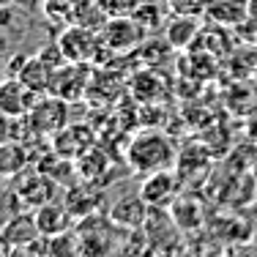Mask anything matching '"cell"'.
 <instances>
[{
    "label": "cell",
    "instance_id": "obj_1",
    "mask_svg": "<svg viewBox=\"0 0 257 257\" xmlns=\"http://www.w3.org/2000/svg\"><path fill=\"white\" fill-rule=\"evenodd\" d=\"M126 162L134 173L140 175H151L159 170L175 167L178 162V151H175L173 140L164 132L156 128H145V132L134 134L132 143L126 145Z\"/></svg>",
    "mask_w": 257,
    "mask_h": 257
},
{
    "label": "cell",
    "instance_id": "obj_2",
    "mask_svg": "<svg viewBox=\"0 0 257 257\" xmlns=\"http://www.w3.org/2000/svg\"><path fill=\"white\" fill-rule=\"evenodd\" d=\"M58 44H60V50H63L69 63H88V66L90 63H101V55L112 52L107 44H104L99 30L77 25V22H71V25L60 33Z\"/></svg>",
    "mask_w": 257,
    "mask_h": 257
},
{
    "label": "cell",
    "instance_id": "obj_3",
    "mask_svg": "<svg viewBox=\"0 0 257 257\" xmlns=\"http://www.w3.org/2000/svg\"><path fill=\"white\" fill-rule=\"evenodd\" d=\"M66 99L52 93H41L39 101L33 104V109L25 115V123L33 128L36 134H44V137H52L55 132H60L66 123H69V107H66Z\"/></svg>",
    "mask_w": 257,
    "mask_h": 257
},
{
    "label": "cell",
    "instance_id": "obj_4",
    "mask_svg": "<svg viewBox=\"0 0 257 257\" xmlns=\"http://www.w3.org/2000/svg\"><path fill=\"white\" fill-rule=\"evenodd\" d=\"M101 39L112 52L126 55V52H134L145 44L148 30L140 25L134 17H109V22L101 30Z\"/></svg>",
    "mask_w": 257,
    "mask_h": 257
},
{
    "label": "cell",
    "instance_id": "obj_5",
    "mask_svg": "<svg viewBox=\"0 0 257 257\" xmlns=\"http://www.w3.org/2000/svg\"><path fill=\"white\" fill-rule=\"evenodd\" d=\"M181 173L175 167L167 170H159V173L145 175L143 186H140V194L148 200L151 208H164V205H173L175 197L181 192Z\"/></svg>",
    "mask_w": 257,
    "mask_h": 257
},
{
    "label": "cell",
    "instance_id": "obj_6",
    "mask_svg": "<svg viewBox=\"0 0 257 257\" xmlns=\"http://www.w3.org/2000/svg\"><path fill=\"white\" fill-rule=\"evenodd\" d=\"M93 145H96V134L88 123H66L60 132L52 134V151L63 159H71V162H77Z\"/></svg>",
    "mask_w": 257,
    "mask_h": 257
},
{
    "label": "cell",
    "instance_id": "obj_7",
    "mask_svg": "<svg viewBox=\"0 0 257 257\" xmlns=\"http://www.w3.org/2000/svg\"><path fill=\"white\" fill-rule=\"evenodd\" d=\"M88 90V63H63L60 69H55L50 93L60 96L66 101H77Z\"/></svg>",
    "mask_w": 257,
    "mask_h": 257
},
{
    "label": "cell",
    "instance_id": "obj_8",
    "mask_svg": "<svg viewBox=\"0 0 257 257\" xmlns=\"http://www.w3.org/2000/svg\"><path fill=\"white\" fill-rule=\"evenodd\" d=\"M107 219L112 224H118V227H126V230L143 227L151 219V205L143 194H123V197H118L107 208Z\"/></svg>",
    "mask_w": 257,
    "mask_h": 257
},
{
    "label": "cell",
    "instance_id": "obj_9",
    "mask_svg": "<svg viewBox=\"0 0 257 257\" xmlns=\"http://www.w3.org/2000/svg\"><path fill=\"white\" fill-rule=\"evenodd\" d=\"M17 192H20V197L25 200L28 208H41L47 203H52L55 194H58V186L60 183L52 178V175L41 173V170H36V173H28V175H20L17 178Z\"/></svg>",
    "mask_w": 257,
    "mask_h": 257
},
{
    "label": "cell",
    "instance_id": "obj_10",
    "mask_svg": "<svg viewBox=\"0 0 257 257\" xmlns=\"http://www.w3.org/2000/svg\"><path fill=\"white\" fill-rule=\"evenodd\" d=\"M41 93H36L33 88H28L20 77H9L0 88V109L9 118H25L33 109V104L39 101Z\"/></svg>",
    "mask_w": 257,
    "mask_h": 257
},
{
    "label": "cell",
    "instance_id": "obj_11",
    "mask_svg": "<svg viewBox=\"0 0 257 257\" xmlns=\"http://www.w3.org/2000/svg\"><path fill=\"white\" fill-rule=\"evenodd\" d=\"M63 203L69 208V213L74 219H82V216H90L93 211H99L101 203H104V194H101V186L93 181H82L77 186H69L63 194Z\"/></svg>",
    "mask_w": 257,
    "mask_h": 257
},
{
    "label": "cell",
    "instance_id": "obj_12",
    "mask_svg": "<svg viewBox=\"0 0 257 257\" xmlns=\"http://www.w3.org/2000/svg\"><path fill=\"white\" fill-rule=\"evenodd\" d=\"M41 230H39V222H36V213H17V216L6 219L3 224V252L6 249H14V246H25V243H33L39 241Z\"/></svg>",
    "mask_w": 257,
    "mask_h": 257
},
{
    "label": "cell",
    "instance_id": "obj_13",
    "mask_svg": "<svg viewBox=\"0 0 257 257\" xmlns=\"http://www.w3.org/2000/svg\"><path fill=\"white\" fill-rule=\"evenodd\" d=\"M36 222H39V230H41V235L50 241V238L55 235H60V232H66L69 230V224H71V213H69V208H66V203H47V205H41V208H36Z\"/></svg>",
    "mask_w": 257,
    "mask_h": 257
},
{
    "label": "cell",
    "instance_id": "obj_14",
    "mask_svg": "<svg viewBox=\"0 0 257 257\" xmlns=\"http://www.w3.org/2000/svg\"><path fill=\"white\" fill-rule=\"evenodd\" d=\"M197 33H200V20L189 14H173V20H167V25H164V39L173 44V50L192 47Z\"/></svg>",
    "mask_w": 257,
    "mask_h": 257
},
{
    "label": "cell",
    "instance_id": "obj_15",
    "mask_svg": "<svg viewBox=\"0 0 257 257\" xmlns=\"http://www.w3.org/2000/svg\"><path fill=\"white\" fill-rule=\"evenodd\" d=\"M30 164V154H28V143L22 140H6L0 148V173L6 178H20Z\"/></svg>",
    "mask_w": 257,
    "mask_h": 257
},
{
    "label": "cell",
    "instance_id": "obj_16",
    "mask_svg": "<svg viewBox=\"0 0 257 257\" xmlns=\"http://www.w3.org/2000/svg\"><path fill=\"white\" fill-rule=\"evenodd\" d=\"M107 167H109V156L104 154L99 145L85 151V154L74 162V173L79 175V181H93V183L101 181V175L107 173Z\"/></svg>",
    "mask_w": 257,
    "mask_h": 257
},
{
    "label": "cell",
    "instance_id": "obj_17",
    "mask_svg": "<svg viewBox=\"0 0 257 257\" xmlns=\"http://www.w3.org/2000/svg\"><path fill=\"white\" fill-rule=\"evenodd\" d=\"M52 74H55L52 66H47L44 60L36 55V58H28V63L20 69V74H17V77H20L22 82L28 85V88H33L36 93H50Z\"/></svg>",
    "mask_w": 257,
    "mask_h": 257
},
{
    "label": "cell",
    "instance_id": "obj_18",
    "mask_svg": "<svg viewBox=\"0 0 257 257\" xmlns=\"http://www.w3.org/2000/svg\"><path fill=\"white\" fill-rule=\"evenodd\" d=\"M205 14L222 25H238L246 17V3L243 0H208Z\"/></svg>",
    "mask_w": 257,
    "mask_h": 257
},
{
    "label": "cell",
    "instance_id": "obj_19",
    "mask_svg": "<svg viewBox=\"0 0 257 257\" xmlns=\"http://www.w3.org/2000/svg\"><path fill=\"white\" fill-rule=\"evenodd\" d=\"M164 11H167V3H154V0H143V3H140V9L134 11V20L140 22V25H143L145 30H148V33H154L156 28H162V25H167V14H164Z\"/></svg>",
    "mask_w": 257,
    "mask_h": 257
},
{
    "label": "cell",
    "instance_id": "obj_20",
    "mask_svg": "<svg viewBox=\"0 0 257 257\" xmlns=\"http://www.w3.org/2000/svg\"><path fill=\"white\" fill-rule=\"evenodd\" d=\"M6 257H50V243L39 241L25 243V246H14V249H6Z\"/></svg>",
    "mask_w": 257,
    "mask_h": 257
},
{
    "label": "cell",
    "instance_id": "obj_21",
    "mask_svg": "<svg viewBox=\"0 0 257 257\" xmlns=\"http://www.w3.org/2000/svg\"><path fill=\"white\" fill-rule=\"evenodd\" d=\"M143 0H101V6L107 9L109 17H132L140 9Z\"/></svg>",
    "mask_w": 257,
    "mask_h": 257
},
{
    "label": "cell",
    "instance_id": "obj_22",
    "mask_svg": "<svg viewBox=\"0 0 257 257\" xmlns=\"http://www.w3.org/2000/svg\"><path fill=\"white\" fill-rule=\"evenodd\" d=\"M243 211H246V227L252 232V238H257V197L243 208Z\"/></svg>",
    "mask_w": 257,
    "mask_h": 257
},
{
    "label": "cell",
    "instance_id": "obj_23",
    "mask_svg": "<svg viewBox=\"0 0 257 257\" xmlns=\"http://www.w3.org/2000/svg\"><path fill=\"white\" fill-rule=\"evenodd\" d=\"M249 173H252L254 178H257V151H254V162H252V167H249Z\"/></svg>",
    "mask_w": 257,
    "mask_h": 257
}]
</instances>
